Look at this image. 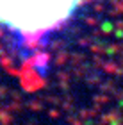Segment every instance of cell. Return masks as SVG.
I'll list each match as a JSON object with an SVG mask.
<instances>
[{
  "label": "cell",
  "instance_id": "6da1fadb",
  "mask_svg": "<svg viewBox=\"0 0 123 125\" xmlns=\"http://www.w3.org/2000/svg\"><path fill=\"white\" fill-rule=\"evenodd\" d=\"M82 0H0V27L34 45L63 27Z\"/></svg>",
  "mask_w": 123,
  "mask_h": 125
}]
</instances>
